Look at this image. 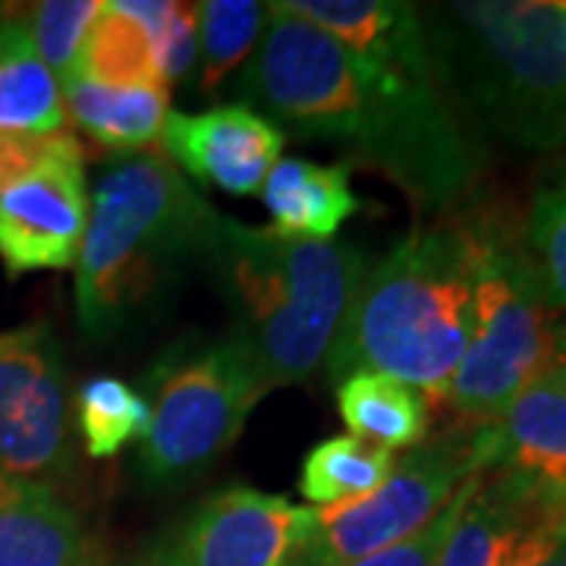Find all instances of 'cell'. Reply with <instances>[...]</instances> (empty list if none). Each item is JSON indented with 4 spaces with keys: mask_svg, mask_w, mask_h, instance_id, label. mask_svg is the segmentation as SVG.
I'll return each instance as SVG.
<instances>
[{
    "mask_svg": "<svg viewBox=\"0 0 566 566\" xmlns=\"http://www.w3.org/2000/svg\"><path fill=\"white\" fill-rule=\"evenodd\" d=\"M218 211L158 155L123 158L88 205L76 259V318L92 344L117 337L145 305L202 259Z\"/></svg>",
    "mask_w": 566,
    "mask_h": 566,
    "instance_id": "cell-5",
    "label": "cell"
},
{
    "mask_svg": "<svg viewBox=\"0 0 566 566\" xmlns=\"http://www.w3.org/2000/svg\"><path fill=\"white\" fill-rule=\"evenodd\" d=\"M264 394L262 371L237 334L161 365L151 422L139 441L142 475L170 485L205 472L233 447Z\"/></svg>",
    "mask_w": 566,
    "mask_h": 566,
    "instance_id": "cell-7",
    "label": "cell"
},
{
    "mask_svg": "<svg viewBox=\"0 0 566 566\" xmlns=\"http://www.w3.org/2000/svg\"><path fill=\"white\" fill-rule=\"evenodd\" d=\"M475 428L422 441L365 497L318 506L293 566H349L428 526L479 472Z\"/></svg>",
    "mask_w": 566,
    "mask_h": 566,
    "instance_id": "cell-8",
    "label": "cell"
},
{
    "mask_svg": "<svg viewBox=\"0 0 566 566\" xmlns=\"http://www.w3.org/2000/svg\"><path fill=\"white\" fill-rule=\"evenodd\" d=\"M286 133L245 104H223L205 114H167L164 145L189 177L227 196L262 192L281 161Z\"/></svg>",
    "mask_w": 566,
    "mask_h": 566,
    "instance_id": "cell-13",
    "label": "cell"
},
{
    "mask_svg": "<svg viewBox=\"0 0 566 566\" xmlns=\"http://www.w3.org/2000/svg\"><path fill=\"white\" fill-rule=\"evenodd\" d=\"M240 95L290 133L327 142L375 167L419 211H447L475 186L485 151L434 80L419 10H409L363 54L286 3H268L259 51Z\"/></svg>",
    "mask_w": 566,
    "mask_h": 566,
    "instance_id": "cell-1",
    "label": "cell"
},
{
    "mask_svg": "<svg viewBox=\"0 0 566 566\" xmlns=\"http://www.w3.org/2000/svg\"><path fill=\"white\" fill-rule=\"evenodd\" d=\"M510 566H566V510L547 513L528 532Z\"/></svg>",
    "mask_w": 566,
    "mask_h": 566,
    "instance_id": "cell-29",
    "label": "cell"
},
{
    "mask_svg": "<svg viewBox=\"0 0 566 566\" xmlns=\"http://www.w3.org/2000/svg\"><path fill=\"white\" fill-rule=\"evenodd\" d=\"M482 475L506 479L532 501L566 510V390L545 371L491 424L472 431Z\"/></svg>",
    "mask_w": 566,
    "mask_h": 566,
    "instance_id": "cell-11",
    "label": "cell"
},
{
    "mask_svg": "<svg viewBox=\"0 0 566 566\" xmlns=\"http://www.w3.org/2000/svg\"><path fill=\"white\" fill-rule=\"evenodd\" d=\"M98 85H164L155 66V48L148 32L133 17H126L117 0L102 3L98 17L82 41L76 73ZM167 88V85H164Z\"/></svg>",
    "mask_w": 566,
    "mask_h": 566,
    "instance_id": "cell-20",
    "label": "cell"
},
{
    "mask_svg": "<svg viewBox=\"0 0 566 566\" xmlns=\"http://www.w3.org/2000/svg\"><path fill=\"white\" fill-rule=\"evenodd\" d=\"M349 434L385 450H412L428 434V397L381 371H356L337 387Z\"/></svg>",
    "mask_w": 566,
    "mask_h": 566,
    "instance_id": "cell-18",
    "label": "cell"
},
{
    "mask_svg": "<svg viewBox=\"0 0 566 566\" xmlns=\"http://www.w3.org/2000/svg\"><path fill=\"white\" fill-rule=\"evenodd\" d=\"M547 513H557V506L532 501L506 479L482 475L444 542L438 566H510Z\"/></svg>",
    "mask_w": 566,
    "mask_h": 566,
    "instance_id": "cell-16",
    "label": "cell"
},
{
    "mask_svg": "<svg viewBox=\"0 0 566 566\" xmlns=\"http://www.w3.org/2000/svg\"><path fill=\"white\" fill-rule=\"evenodd\" d=\"M199 17V51L202 73L199 92L218 95L221 85L249 57L255 41H262L268 25V7L255 0H208L196 3Z\"/></svg>",
    "mask_w": 566,
    "mask_h": 566,
    "instance_id": "cell-23",
    "label": "cell"
},
{
    "mask_svg": "<svg viewBox=\"0 0 566 566\" xmlns=\"http://www.w3.org/2000/svg\"><path fill=\"white\" fill-rule=\"evenodd\" d=\"M349 161L315 164L283 158L274 164L262 186L271 230L286 240H334L363 205L349 186Z\"/></svg>",
    "mask_w": 566,
    "mask_h": 566,
    "instance_id": "cell-15",
    "label": "cell"
},
{
    "mask_svg": "<svg viewBox=\"0 0 566 566\" xmlns=\"http://www.w3.org/2000/svg\"><path fill=\"white\" fill-rule=\"evenodd\" d=\"M202 262L240 315L268 390L312 378L337 340L363 286L368 259L346 240H286L271 227L214 218Z\"/></svg>",
    "mask_w": 566,
    "mask_h": 566,
    "instance_id": "cell-4",
    "label": "cell"
},
{
    "mask_svg": "<svg viewBox=\"0 0 566 566\" xmlns=\"http://www.w3.org/2000/svg\"><path fill=\"white\" fill-rule=\"evenodd\" d=\"M419 20L434 80L472 133L523 151L566 148L564 3H431Z\"/></svg>",
    "mask_w": 566,
    "mask_h": 566,
    "instance_id": "cell-2",
    "label": "cell"
},
{
    "mask_svg": "<svg viewBox=\"0 0 566 566\" xmlns=\"http://www.w3.org/2000/svg\"><path fill=\"white\" fill-rule=\"evenodd\" d=\"M475 230L447 218L412 230L368 268L356 303L327 353V378L381 371L444 400L472 337Z\"/></svg>",
    "mask_w": 566,
    "mask_h": 566,
    "instance_id": "cell-3",
    "label": "cell"
},
{
    "mask_svg": "<svg viewBox=\"0 0 566 566\" xmlns=\"http://www.w3.org/2000/svg\"><path fill=\"white\" fill-rule=\"evenodd\" d=\"M66 129L61 85L41 63L29 25L0 22V133Z\"/></svg>",
    "mask_w": 566,
    "mask_h": 566,
    "instance_id": "cell-19",
    "label": "cell"
},
{
    "mask_svg": "<svg viewBox=\"0 0 566 566\" xmlns=\"http://www.w3.org/2000/svg\"><path fill=\"white\" fill-rule=\"evenodd\" d=\"M545 375H547V378H554V381H557V385L566 390V318H564V322L554 324Z\"/></svg>",
    "mask_w": 566,
    "mask_h": 566,
    "instance_id": "cell-30",
    "label": "cell"
},
{
    "mask_svg": "<svg viewBox=\"0 0 566 566\" xmlns=\"http://www.w3.org/2000/svg\"><path fill=\"white\" fill-rule=\"evenodd\" d=\"M196 48H199L196 3H177L164 32L155 39V66L167 88L189 73V66L196 61Z\"/></svg>",
    "mask_w": 566,
    "mask_h": 566,
    "instance_id": "cell-28",
    "label": "cell"
},
{
    "mask_svg": "<svg viewBox=\"0 0 566 566\" xmlns=\"http://www.w3.org/2000/svg\"><path fill=\"white\" fill-rule=\"evenodd\" d=\"M0 566H104V557L51 485L0 469Z\"/></svg>",
    "mask_w": 566,
    "mask_h": 566,
    "instance_id": "cell-14",
    "label": "cell"
},
{
    "mask_svg": "<svg viewBox=\"0 0 566 566\" xmlns=\"http://www.w3.org/2000/svg\"><path fill=\"white\" fill-rule=\"evenodd\" d=\"M0 22H3V7H0Z\"/></svg>",
    "mask_w": 566,
    "mask_h": 566,
    "instance_id": "cell-31",
    "label": "cell"
},
{
    "mask_svg": "<svg viewBox=\"0 0 566 566\" xmlns=\"http://www.w3.org/2000/svg\"><path fill=\"white\" fill-rule=\"evenodd\" d=\"M475 290L472 337L444 390L463 428L491 424L523 387L545 371L554 308L513 233L494 211H472Z\"/></svg>",
    "mask_w": 566,
    "mask_h": 566,
    "instance_id": "cell-6",
    "label": "cell"
},
{
    "mask_svg": "<svg viewBox=\"0 0 566 566\" xmlns=\"http://www.w3.org/2000/svg\"><path fill=\"white\" fill-rule=\"evenodd\" d=\"M479 482H482V472H475L472 479H465V485L450 497V504L428 526L419 528L416 535H409V538L385 547V551H375V554H368V557H363V560H356V564L349 566H438L444 542L450 538V532H453L460 513H463L465 501L472 497V491L479 488Z\"/></svg>",
    "mask_w": 566,
    "mask_h": 566,
    "instance_id": "cell-26",
    "label": "cell"
},
{
    "mask_svg": "<svg viewBox=\"0 0 566 566\" xmlns=\"http://www.w3.org/2000/svg\"><path fill=\"white\" fill-rule=\"evenodd\" d=\"M70 463L66 368L48 322L0 331V469L41 482Z\"/></svg>",
    "mask_w": 566,
    "mask_h": 566,
    "instance_id": "cell-9",
    "label": "cell"
},
{
    "mask_svg": "<svg viewBox=\"0 0 566 566\" xmlns=\"http://www.w3.org/2000/svg\"><path fill=\"white\" fill-rule=\"evenodd\" d=\"M88 223L80 155L57 158L0 192V262L10 277L76 264Z\"/></svg>",
    "mask_w": 566,
    "mask_h": 566,
    "instance_id": "cell-12",
    "label": "cell"
},
{
    "mask_svg": "<svg viewBox=\"0 0 566 566\" xmlns=\"http://www.w3.org/2000/svg\"><path fill=\"white\" fill-rule=\"evenodd\" d=\"M102 3L95 0H48L39 3L29 17V35L35 41L41 63L54 73V80H66L76 73L82 41L88 25L98 17Z\"/></svg>",
    "mask_w": 566,
    "mask_h": 566,
    "instance_id": "cell-25",
    "label": "cell"
},
{
    "mask_svg": "<svg viewBox=\"0 0 566 566\" xmlns=\"http://www.w3.org/2000/svg\"><path fill=\"white\" fill-rule=\"evenodd\" d=\"M76 424L85 450L107 460L123 447L142 441L151 422V403L117 378H92L76 390Z\"/></svg>",
    "mask_w": 566,
    "mask_h": 566,
    "instance_id": "cell-24",
    "label": "cell"
},
{
    "mask_svg": "<svg viewBox=\"0 0 566 566\" xmlns=\"http://www.w3.org/2000/svg\"><path fill=\"white\" fill-rule=\"evenodd\" d=\"M564 25H566V3H564Z\"/></svg>",
    "mask_w": 566,
    "mask_h": 566,
    "instance_id": "cell-32",
    "label": "cell"
},
{
    "mask_svg": "<svg viewBox=\"0 0 566 566\" xmlns=\"http://www.w3.org/2000/svg\"><path fill=\"white\" fill-rule=\"evenodd\" d=\"M312 516L277 494L223 488L164 535L148 566H293Z\"/></svg>",
    "mask_w": 566,
    "mask_h": 566,
    "instance_id": "cell-10",
    "label": "cell"
},
{
    "mask_svg": "<svg viewBox=\"0 0 566 566\" xmlns=\"http://www.w3.org/2000/svg\"><path fill=\"white\" fill-rule=\"evenodd\" d=\"M63 111L73 117L88 139L104 148H145L164 133L167 98L164 85H98L82 76H66L61 82Z\"/></svg>",
    "mask_w": 566,
    "mask_h": 566,
    "instance_id": "cell-17",
    "label": "cell"
},
{
    "mask_svg": "<svg viewBox=\"0 0 566 566\" xmlns=\"http://www.w3.org/2000/svg\"><path fill=\"white\" fill-rule=\"evenodd\" d=\"M520 240L547 305L566 312V161L547 167L535 182Z\"/></svg>",
    "mask_w": 566,
    "mask_h": 566,
    "instance_id": "cell-22",
    "label": "cell"
},
{
    "mask_svg": "<svg viewBox=\"0 0 566 566\" xmlns=\"http://www.w3.org/2000/svg\"><path fill=\"white\" fill-rule=\"evenodd\" d=\"M397 457L356 434H334L308 450L300 472V491L312 504L331 506L365 497L394 472Z\"/></svg>",
    "mask_w": 566,
    "mask_h": 566,
    "instance_id": "cell-21",
    "label": "cell"
},
{
    "mask_svg": "<svg viewBox=\"0 0 566 566\" xmlns=\"http://www.w3.org/2000/svg\"><path fill=\"white\" fill-rule=\"evenodd\" d=\"M80 139L61 129V133H0V192L17 186L25 177L39 174L57 158L80 155Z\"/></svg>",
    "mask_w": 566,
    "mask_h": 566,
    "instance_id": "cell-27",
    "label": "cell"
}]
</instances>
